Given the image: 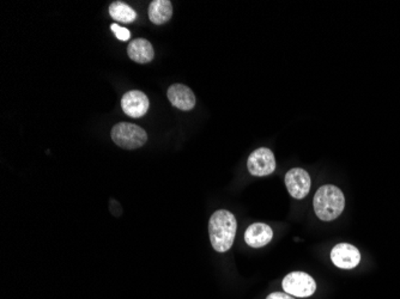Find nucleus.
Here are the masks:
<instances>
[{"label": "nucleus", "instance_id": "nucleus-1", "mask_svg": "<svg viewBox=\"0 0 400 299\" xmlns=\"http://www.w3.org/2000/svg\"><path fill=\"white\" fill-rule=\"evenodd\" d=\"M238 223L234 214L226 210H218L212 214L209 223V234L213 249L226 253L234 243Z\"/></svg>", "mask_w": 400, "mask_h": 299}, {"label": "nucleus", "instance_id": "nucleus-2", "mask_svg": "<svg viewBox=\"0 0 400 299\" xmlns=\"http://www.w3.org/2000/svg\"><path fill=\"white\" fill-rule=\"evenodd\" d=\"M313 205L319 219L324 221H335L344 211V194L333 184L322 186L314 195Z\"/></svg>", "mask_w": 400, "mask_h": 299}, {"label": "nucleus", "instance_id": "nucleus-3", "mask_svg": "<svg viewBox=\"0 0 400 299\" xmlns=\"http://www.w3.org/2000/svg\"><path fill=\"white\" fill-rule=\"evenodd\" d=\"M112 139L120 148L134 150L147 142V134L142 127L129 122H119L112 129Z\"/></svg>", "mask_w": 400, "mask_h": 299}, {"label": "nucleus", "instance_id": "nucleus-4", "mask_svg": "<svg viewBox=\"0 0 400 299\" xmlns=\"http://www.w3.org/2000/svg\"><path fill=\"white\" fill-rule=\"evenodd\" d=\"M283 290L286 294L299 298H306L314 295L317 284L313 278L304 272H293L283 279Z\"/></svg>", "mask_w": 400, "mask_h": 299}, {"label": "nucleus", "instance_id": "nucleus-5", "mask_svg": "<svg viewBox=\"0 0 400 299\" xmlns=\"http://www.w3.org/2000/svg\"><path fill=\"white\" fill-rule=\"evenodd\" d=\"M249 171L253 176L264 177L276 170V158L273 152L267 148H260L251 153L247 162Z\"/></svg>", "mask_w": 400, "mask_h": 299}, {"label": "nucleus", "instance_id": "nucleus-6", "mask_svg": "<svg viewBox=\"0 0 400 299\" xmlns=\"http://www.w3.org/2000/svg\"><path fill=\"white\" fill-rule=\"evenodd\" d=\"M286 186L294 199H304L310 190V176L302 168H293L286 174Z\"/></svg>", "mask_w": 400, "mask_h": 299}, {"label": "nucleus", "instance_id": "nucleus-7", "mask_svg": "<svg viewBox=\"0 0 400 299\" xmlns=\"http://www.w3.org/2000/svg\"><path fill=\"white\" fill-rule=\"evenodd\" d=\"M331 260L338 268L352 269L361 263V253L351 244L339 243L332 249Z\"/></svg>", "mask_w": 400, "mask_h": 299}, {"label": "nucleus", "instance_id": "nucleus-8", "mask_svg": "<svg viewBox=\"0 0 400 299\" xmlns=\"http://www.w3.org/2000/svg\"><path fill=\"white\" fill-rule=\"evenodd\" d=\"M149 98L144 92L138 90L126 92L121 98V107L126 115L138 119L147 114L149 111Z\"/></svg>", "mask_w": 400, "mask_h": 299}, {"label": "nucleus", "instance_id": "nucleus-9", "mask_svg": "<svg viewBox=\"0 0 400 299\" xmlns=\"http://www.w3.org/2000/svg\"><path fill=\"white\" fill-rule=\"evenodd\" d=\"M167 95L171 104L180 111H192L197 103L193 91L184 84H173Z\"/></svg>", "mask_w": 400, "mask_h": 299}, {"label": "nucleus", "instance_id": "nucleus-10", "mask_svg": "<svg viewBox=\"0 0 400 299\" xmlns=\"http://www.w3.org/2000/svg\"><path fill=\"white\" fill-rule=\"evenodd\" d=\"M273 231L264 223H254L244 232V241L252 248H262L271 242Z\"/></svg>", "mask_w": 400, "mask_h": 299}, {"label": "nucleus", "instance_id": "nucleus-11", "mask_svg": "<svg viewBox=\"0 0 400 299\" xmlns=\"http://www.w3.org/2000/svg\"><path fill=\"white\" fill-rule=\"evenodd\" d=\"M127 54L129 59L134 60L138 64H147L154 59L155 52H154L151 42L147 41L145 38H137L129 42Z\"/></svg>", "mask_w": 400, "mask_h": 299}, {"label": "nucleus", "instance_id": "nucleus-12", "mask_svg": "<svg viewBox=\"0 0 400 299\" xmlns=\"http://www.w3.org/2000/svg\"><path fill=\"white\" fill-rule=\"evenodd\" d=\"M173 16V6L169 0H154L149 6V19L156 25L165 24Z\"/></svg>", "mask_w": 400, "mask_h": 299}, {"label": "nucleus", "instance_id": "nucleus-13", "mask_svg": "<svg viewBox=\"0 0 400 299\" xmlns=\"http://www.w3.org/2000/svg\"><path fill=\"white\" fill-rule=\"evenodd\" d=\"M109 14L116 22L121 23H132L137 19V14L131 6L123 1H114L109 6Z\"/></svg>", "mask_w": 400, "mask_h": 299}, {"label": "nucleus", "instance_id": "nucleus-14", "mask_svg": "<svg viewBox=\"0 0 400 299\" xmlns=\"http://www.w3.org/2000/svg\"><path fill=\"white\" fill-rule=\"evenodd\" d=\"M111 29L114 32L116 38L120 40V41H127V40H129L131 32H129V29L123 28V27H120L118 24H112Z\"/></svg>", "mask_w": 400, "mask_h": 299}, {"label": "nucleus", "instance_id": "nucleus-15", "mask_svg": "<svg viewBox=\"0 0 400 299\" xmlns=\"http://www.w3.org/2000/svg\"><path fill=\"white\" fill-rule=\"evenodd\" d=\"M266 299H295L293 296L288 295L286 292H273Z\"/></svg>", "mask_w": 400, "mask_h": 299}]
</instances>
